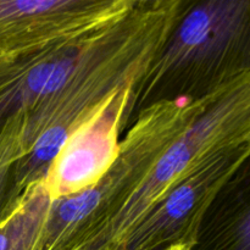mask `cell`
I'll use <instances>...</instances> for the list:
<instances>
[{
	"mask_svg": "<svg viewBox=\"0 0 250 250\" xmlns=\"http://www.w3.org/2000/svg\"><path fill=\"white\" fill-rule=\"evenodd\" d=\"M166 250H190V247H187V246H176V247H172V248H168Z\"/></svg>",
	"mask_w": 250,
	"mask_h": 250,
	"instance_id": "12",
	"label": "cell"
},
{
	"mask_svg": "<svg viewBox=\"0 0 250 250\" xmlns=\"http://www.w3.org/2000/svg\"><path fill=\"white\" fill-rule=\"evenodd\" d=\"M192 0H136L131 11L105 29L67 80L24 122V156L14 166L10 202L43 180L68 134L110 95L141 83Z\"/></svg>",
	"mask_w": 250,
	"mask_h": 250,
	"instance_id": "1",
	"label": "cell"
},
{
	"mask_svg": "<svg viewBox=\"0 0 250 250\" xmlns=\"http://www.w3.org/2000/svg\"><path fill=\"white\" fill-rule=\"evenodd\" d=\"M139 85L120 88L68 134L43 178L54 200L88 189L111 166L122 133L131 126Z\"/></svg>",
	"mask_w": 250,
	"mask_h": 250,
	"instance_id": "7",
	"label": "cell"
},
{
	"mask_svg": "<svg viewBox=\"0 0 250 250\" xmlns=\"http://www.w3.org/2000/svg\"><path fill=\"white\" fill-rule=\"evenodd\" d=\"M250 141V72L219 93L166 148L119 211L77 250H121L150 208L219 151Z\"/></svg>",
	"mask_w": 250,
	"mask_h": 250,
	"instance_id": "4",
	"label": "cell"
},
{
	"mask_svg": "<svg viewBox=\"0 0 250 250\" xmlns=\"http://www.w3.org/2000/svg\"><path fill=\"white\" fill-rule=\"evenodd\" d=\"M219 93L197 100L160 102L142 110L103 177L78 194L54 200L39 250L83 246L119 211L166 148Z\"/></svg>",
	"mask_w": 250,
	"mask_h": 250,
	"instance_id": "3",
	"label": "cell"
},
{
	"mask_svg": "<svg viewBox=\"0 0 250 250\" xmlns=\"http://www.w3.org/2000/svg\"><path fill=\"white\" fill-rule=\"evenodd\" d=\"M28 102L21 71L14 61L0 60V167L11 165L2 160L7 151L5 137L14 122L23 119Z\"/></svg>",
	"mask_w": 250,
	"mask_h": 250,
	"instance_id": "10",
	"label": "cell"
},
{
	"mask_svg": "<svg viewBox=\"0 0 250 250\" xmlns=\"http://www.w3.org/2000/svg\"><path fill=\"white\" fill-rule=\"evenodd\" d=\"M249 72L250 0H193L142 80L132 122L150 105L203 99Z\"/></svg>",
	"mask_w": 250,
	"mask_h": 250,
	"instance_id": "2",
	"label": "cell"
},
{
	"mask_svg": "<svg viewBox=\"0 0 250 250\" xmlns=\"http://www.w3.org/2000/svg\"><path fill=\"white\" fill-rule=\"evenodd\" d=\"M190 250H250V154L212 200Z\"/></svg>",
	"mask_w": 250,
	"mask_h": 250,
	"instance_id": "8",
	"label": "cell"
},
{
	"mask_svg": "<svg viewBox=\"0 0 250 250\" xmlns=\"http://www.w3.org/2000/svg\"><path fill=\"white\" fill-rule=\"evenodd\" d=\"M136 0H0V60L82 37L126 16Z\"/></svg>",
	"mask_w": 250,
	"mask_h": 250,
	"instance_id": "6",
	"label": "cell"
},
{
	"mask_svg": "<svg viewBox=\"0 0 250 250\" xmlns=\"http://www.w3.org/2000/svg\"><path fill=\"white\" fill-rule=\"evenodd\" d=\"M14 166L15 165H6L0 167V217L4 214L5 208L9 204L10 197H11Z\"/></svg>",
	"mask_w": 250,
	"mask_h": 250,
	"instance_id": "11",
	"label": "cell"
},
{
	"mask_svg": "<svg viewBox=\"0 0 250 250\" xmlns=\"http://www.w3.org/2000/svg\"><path fill=\"white\" fill-rule=\"evenodd\" d=\"M54 199L43 180L27 186L0 217V250H39Z\"/></svg>",
	"mask_w": 250,
	"mask_h": 250,
	"instance_id": "9",
	"label": "cell"
},
{
	"mask_svg": "<svg viewBox=\"0 0 250 250\" xmlns=\"http://www.w3.org/2000/svg\"><path fill=\"white\" fill-rule=\"evenodd\" d=\"M250 154V141L219 151L167 190L134 226L121 250L192 248L212 200Z\"/></svg>",
	"mask_w": 250,
	"mask_h": 250,
	"instance_id": "5",
	"label": "cell"
}]
</instances>
